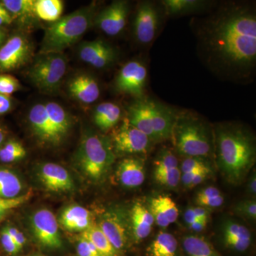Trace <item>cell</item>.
<instances>
[{
  "label": "cell",
  "instance_id": "obj_1",
  "mask_svg": "<svg viewBox=\"0 0 256 256\" xmlns=\"http://www.w3.org/2000/svg\"><path fill=\"white\" fill-rule=\"evenodd\" d=\"M202 50L212 66L234 77H247L256 62V15L248 5L224 6L204 22Z\"/></svg>",
  "mask_w": 256,
  "mask_h": 256
},
{
  "label": "cell",
  "instance_id": "obj_2",
  "mask_svg": "<svg viewBox=\"0 0 256 256\" xmlns=\"http://www.w3.org/2000/svg\"><path fill=\"white\" fill-rule=\"evenodd\" d=\"M214 136L217 166L227 182L240 184L255 164L254 134L242 124L224 122L216 126Z\"/></svg>",
  "mask_w": 256,
  "mask_h": 256
},
{
  "label": "cell",
  "instance_id": "obj_3",
  "mask_svg": "<svg viewBox=\"0 0 256 256\" xmlns=\"http://www.w3.org/2000/svg\"><path fill=\"white\" fill-rule=\"evenodd\" d=\"M171 139L176 152L184 158L210 159L214 154V129L190 111L176 112Z\"/></svg>",
  "mask_w": 256,
  "mask_h": 256
},
{
  "label": "cell",
  "instance_id": "obj_4",
  "mask_svg": "<svg viewBox=\"0 0 256 256\" xmlns=\"http://www.w3.org/2000/svg\"><path fill=\"white\" fill-rule=\"evenodd\" d=\"M97 13V6L94 3L50 24L45 30L40 53H63L94 24Z\"/></svg>",
  "mask_w": 256,
  "mask_h": 256
},
{
  "label": "cell",
  "instance_id": "obj_5",
  "mask_svg": "<svg viewBox=\"0 0 256 256\" xmlns=\"http://www.w3.org/2000/svg\"><path fill=\"white\" fill-rule=\"evenodd\" d=\"M114 158L111 139L97 133L86 134L76 153L79 168L94 182H100L106 178Z\"/></svg>",
  "mask_w": 256,
  "mask_h": 256
},
{
  "label": "cell",
  "instance_id": "obj_6",
  "mask_svg": "<svg viewBox=\"0 0 256 256\" xmlns=\"http://www.w3.org/2000/svg\"><path fill=\"white\" fill-rule=\"evenodd\" d=\"M66 69L64 53L40 54L28 69V76L40 92L52 94L60 88Z\"/></svg>",
  "mask_w": 256,
  "mask_h": 256
},
{
  "label": "cell",
  "instance_id": "obj_7",
  "mask_svg": "<svg viewBox=\"0 0 256 256\" xmlns=\"http://www.w3.org/2000/svg\"><path fill=\"white\" fill-rule=\"evenodd\" d=\"M111 142L114 154L124 156L146 154L154 143L144 133L130 124L126 118L114 133Z\"/></svg>",
  "mask_w": 256,
  "mask_h": 256
},
{
  "label": "cell",
  "instance_id": "obj_8",
  "mask_svg": "<svg viewBox=\"0 0 256 256\" xmlns=\"http://www.w3.org/2000/svg\"><path fill=\"white\" fill-rule=\"evenodd\" d=\"M220 244L229 256H249L254 249L250 230L244 224L228 220L222 224Z\"/></svg>",
  "mask_w": 256,
  "mask_h": 256
},
{
  "label": "cell",
  "instance_id": "obj_9",
  "mask_svg": "<svg viewBox=\"0 0 256 256\" xmlns=\"http://www.w3.org/2000/svg\"><path fill=\"white\" fill-rule=\"evenodd\" d=\"M98 226L114 248L124 255L130 244L128 220L126 213L119 208H111L100 217Z\"/></svg>",
  "mask_w": 256,
  "mask_h": 256
},
{
  "label": "cell",
  "instance_id": "obj_10",
  "mask_svg": "<svg viewBox=\"0 0 256 256\" xmlns=\"http://www.w3.org/2000/svg\"><path fill=\"white\" fill-rule=\"evenodd\" d=\"M161 25V13L150 1L140 2L133 21V34L140 44H150L156 40Z\"/></svg>",
  "mask_w": 256,
  "mask_h": 256
},
{
  "label": "cell",
  "instance_id": "obj_11",
  "mask_svg": "<svg viewBox=\"0 0 256 256\" xmlns=\"http://www.w3.org/2000/svg\"><path fill=\"white\" fill-rule=\"evenodd\" d=\"M148 69L140 60H130L122 66L116 75L114 82V90L121 94L131 96L137 99L144 96Z\"/></svg>",
  "mask_w": 256,
  "mask_h": 256
},
{
  "label": "cell",
  "instance_id": "obj_12",
  "mask_svg": "<svg viewBox=\"0 0 256 256\" xmlns=\"http://www.w3.org/2000/svg\"><path fill=\"white\" fill-rule=\"evenodd\" d=\"M33 48L28 37L21 34L10 37L0 46V73L16 70L31 60Z\"/></svg>",
  "mask_w": 256,
  "mask_h": 256
},
{
  "label": "cell",
  "instance_id": "obj_13",
  "mask_svg": "<svg viewBox=\"0 0 256 256\" xmlns=\"http://www.w3.org/2000/svg\"><path fill=\"white\" fill-rule=\"evenodd\" d=\"M32 232L42 246L60 249L63 245L58 222L50 210H40L34 214L31 220Z\"/></svg>",
  "mask_w": 256,
  "mask_h": 256
},
{
  "label": "cell",
  "instance_id": "obj_14",
  "mask_svg": "<svg viewBox=\"0 0 256 256\" xmlns=\"http://www.w3.org/2000/svg\"><path fill=\"white\" fill-rule=\"evenodd\" d=\"M130 10L128 1L112 2L97 13L94 24L108 36H117L126 28Z\"/></svg>",
  "mask_w": 256,
  "mask_h": 256
},
{
  "label": "cell",
  "instance_id": "obj_15",
  "mask_svg": "<svg viewBox=\"0 0 256 256\" xmlns=\"http://www.w3.org/2000/svg\"><path fill=\"white\" fill-rule=\"evenodd\" d=\"M80 60L94 68L102 69L111 66L118 60V50L102 40L85 42L78 48Z\"/></svg>",
  "mask_w": 256,
  "mask_h": 256
},
{
  "label": "cell",
  "instance_id": "obj_16",
  "mask_svg": "<svg viewBox=\"0 0 256 256\" xmlns=\"http://www.w3.org/2000/svg\"><path fill=\"white\" fill-rule=\"evenodd\" d=\"M28 121L32 132L43 144L57 146L62 143L52 126L44 104H36L28 111Z\"/></svg>",
  "mask_w": 256,
  "mask_h": 256
},
{
  "label": "cell",
  "instance_id": "obj_17",
  "mask_svg": "<svg viewBox=\"0 0 256 256\" xmlns=\"http://www.w3.org/2000/svg\"><path fill=\"white\" fill-rule=\"evenodd\" d=\"M156 142L171 139L176 111L159 101L148 98Z\"/></svg>",
  "mask_w": 256,
  "mask_h": 256
},
{
  "label": "cell",
  "instance_id": "obj_18",
  "mask_svg": "<svg viewBox=\"0 0 256 256\" xmlns=\"http://www.w3.org/2000/svg\"><path fill=\"white\" fill-rule=\"evenodd\" d=\"M38 178L45 188L53 192H67L74 188L73 178L67 170L55 163L42 164L38 172Z\"/></svg>",
  "mask_w": 256,
  "mask_h": 256
},
{
  "label": "cell",
  "instance_id": "obj_19",
  "mask_svg": "<svg viewBox=\"0 0 256 256\" xmlns=\"http://www.w3.org/2000/svg\"><path fill=\"white\" fill-rule=\"evenodd\" d=\"M69 95L76 100L86 105L94 104L100 95L98 82L92 76L80 74L75 76L68 82Z\"/></svg>",
  "mask_w": 256,
  "mask_h": 256
},
{
  "label": "cell",
  "instance_id": "obj_20",
  "mask_svg": "<svg viewBox=\"0 0 256 256\" xmlns=\"http://www.w3.org/2000/svg\"><path fill=\"white\" fill-rule=\"evenodd\" d=\"M154 224L151 212L140 202L133 205L130 212L131 242L140 244L149 236Z\"/></svg>",
  "mask_w": 256,
  "mask_h": 256
},
{
  "label": "cell",
  "instance_id": "obj_21",
  "mask_svg": "<svg viewBox=\"0 0 256 256\" xmlns=\"http://www.w3.org/2000/svg\"><path fill=\"white\" fill-rule=\"evenodd\" d=\"M116 176L124 188H139L146 180L144 162L138 158H124L118 166Z\"/></svg>",
  "mask_w": 256,
  "mask_h": 256
},
{
  "label": "cell",
  "instance_id": "obj_22",
  "mask_svg": "<svg viewBox=\"0 0 256 256\" xmlns=\"http://www.w3.org/2000/svg\"><path fill=\"white\" fill-rule=\"evenodd\" d=\"M150 212L154 223L162 228H168L178 220V210L172 198L166 195H160L152 198Z\"/></svg>",
  "mask_w": 256,
  "mask_h": 256
},
{
  "label": "cell",
  "instance_id": "obj_23",
  "mask_svg": "<svg viewBox=\"0 0 256 256\" xmlns=\"http://www.w3.org/2000/svg\"><path fill=\"white\" fill-rule=\"evenodd\" d=\"M180 244L182 256H224L208 238L198 234H186Z\"/></svg>",
  "mask_w": 256,
  "mask_h": 256
},
{
  "label": "cell",
  "instance_id": "obj_24",
  "mask_svg": "<svg viewBox=\"0 0 256 256\" xmlns=\"http://www.w3.org/2000/svg\"><path fill=\"white\" fill-rule=\"evenodd\" d=\"M60 222L69 232H84L92 225V214L85 207L72 205L64 210Z\"/></svg>",
  "mask_w": 256,
  "mask_h": 256
},
{
  "label": "cell",
  "instance_id": "obj_25",
  "mask_svg": "<svg viewBox=\"0 0 256 256\" xmlns=\"http://www.w3.org/2000/svg\"><path fill=\"white\" fill-rule=\"evenodd\" d=\"M144 256H182L180 242L174 235L160 232L144 250Z\"/></svg>",
  "mask_w": 256,
  "mask_h": 256
},
{
  "label": "cell",
  "instance_id": "obj_26",
  "mask_svg": "<svg viewBox=\"0 0 256 256\" xmlns=\"http://www.w3.org/2000/svg\"><path fill=\"white\" fill-rule=\"evenodd\" d=\"M162 6L165 14L171 16L198 14L206 11L212 5V2L204 0H163Z\"/></svg>",
  "mask_w": 256,
  "mask_h": 256
},
{
  "label": "cell",
  "instance_id": "obj_27",
  "mask_svg": "<svg viewBox=\"0 0 256 256\" xmlns=\"http://www.w3.org/2000/svg\"><path fill=\"white\" fill-rule=\"evenodd\" d=\"M122 110L118 104L104 102L96 108L92 114L94 124L100 130L106 132L112 129L120 120Z\"/></svg>",
  "mask_w": 256,
  "mask_h": 256
},
{
  "label": "cell",
  "instance_id": "obj_28",
  "mask_svg": "<svg viewBox=\"0 0 256 256\" xmlns=\"http://www.w3.org/2000/svg\"><path fill=\"white\" fill-rule=\"evenodd\" d=\"M45 107L50 122L54 128L56 133L63 142L72 126V118L66 110L60 104L55 102H47Z\"/></svg>",
  "mask_w": 256,
  "mask_h": 256
},
{
  "label": "cell",
  "instance_id": "obj_29",
  "mask_svg": "<svg viewBox=\"0 0 256 256\" xmlns=\"http://www.w3.org/2000/svg\"><path fill=\"white\" fill-rule=\"evenodd\" d=\"M23 185L12 170L0 165V198L12 200L20 196Z\"/></svg>",
  "mask_w": 256,
  "mask_h": 256
},
{
  "label": "cell",
  "instance_id": "obj_30",
  "mask_svg": "<svg viewBox=\"0 0 256 256\" xmlns=\"http://www.w3.org/2000/svg\"><path fill=\"white\" fill-rule=\"evenodd\" d=\"M64 2L60 0H36L34 1L35 16L40 20L55 22L62 16Z\"/></svg>",
  "mask_w": 256,
  "mask_h": 256
},
{
  "label": "cell",
  "instance_id": "obj_31",
  "mask_svg": "<svg viewBox=\"0 0 256 256\" xmlns=\"http://www.w3.org/2000/svg\"><path fill=\"white\" fill-rule=\"evenodd\" d=\"M95 246L101 256H124L114 248L97 225H92L82 234Z\"/></svg>",
  "mask_w": 256,
  "mask_h": 256
},
{
  "label": "cell",
  "instance_id": "obj_32",
  "mask_svg": "<svg viewBox=\"0 0 256 256\" xmlns=\"http://www.w3.org/2000/svg\"><path fill=\"white\" fill-rule=\"evenodd\" d=\"M2 3L14 20L24 21L36 16L34 0H4Z\"/></svg>",
  "mask_w": 256,
  "mask_h": 256
},
{
  "label": "cell",
  "instance_id": "obj_33",
  "mask_svg": "<svg viewBox=\"0 0 256 256\" xmlns=\"http://www.w3.org/2000/svg\"><path fill=\"white\" fill-rule=\"evenodd\" d=\"M26 151L21 142L14 139L6 140L0 146V162L11 164L24 159Z\"/></svg>",
  "mask_w": 256,
  "mask_h": 256
},
{
  "label": "cell",
  "instance_id": "obj_34",
  "mask_svg": "<svg viewBox=\"0 0 256 256\" xmlns=\"http://www.w3.org/2000/svg\"><path fill=\"white\" fill-rule=\"evenodd\" d=\"M224 203V197L222 192L214 186L203 188L196 195V206L204 207L210 210L220 208Z\"/></svg>",
  "mask_w": 256,
  "mask_h": 256
},
{
  "label": "cell",
  "instance_id": "obj_35",
  "mask_svg": "<svg viewBox=\"0 0 256 256\" xmlns=\"http://www.w3.org/2000/svg\"><path fill=\"white\" fill-rule=\"evenodd\" d=\"M154 175L162 174L180 168L178 158L169 149L160 151L154 161Z\"/></svg>",
  "mask_w": 256,
  "mask_h": 256
},
{
  "label": "cell",
  "instance_id": "obj_36",
  "mask_svg": "<svg viewBox=\"0 0 256 256\" xmlns=\"http://www.w3.org/2000/svg\"><path fill=\"white\" fill-rule=\"evenodd\" d=\"M31 192H28L25 194L20 195V196L12 198V200H1L0 198V224L6 220V217L13 210L26 203L31 198Z\"/></svg>",
  "mask_w": 256,
  "mask_h": 256
},
{
  "label": "cell",
  "instance_id": "obj_37",
  "mask_svg": "<svg viewBox=\"0 0 256 256\" xmlns=\"http://www.w3.org/2000/svg\"><path fill=\"white\" fill-rule=\"evenodd\" d=\"M210 174H212V168L184 173L182 174L181 182L185 188H192L204 182Z\"/></svg>",
  "mask_w": 256,
  "mask_h": 256
},
{
  "label": "cell",
  "instance_id": "obj_38",
  "mask_svg": "<svg viewBox=\"0 0 256 256\" xmlns=\"http://www.w3.org/2000/svg\"><path fill=\"white\" fill-rule=\"evenodd\" d=\"M0 250L5 256H16L21 252L4 225L0 228Z\"/></svg>",
  "mask_w": 256,
  "mask_h": 256
},
{
  "label": "cell",
  "instance_id": "obj_39",
  "mask_svg": "<svg viewBox=\"0 0 256 256\" xmlns=\"http://www.w3.org/2000/svg\"><path fill=\"white\" fill-rule=\"evenodd\" d=\"M182 172L180 168L170 170L162 174L154 175L156 182L168 188H174L181 182Z\"/></svg>",
  "mask_w": 256,
  "mask_h": 256
},
{
  "label": "cell",
  "instance_id": "obj_40",
  "mask_svg": "<svg viewBox=\"0 0 256 256\" xmlns=\"http://www.w3.org/2000/svg\"><path fill=\"white\" fill-rule=\"evenodd\" d=\"M182 174L192 172L197 170L212 168L208 159L202 158H184L180 166Z\"/></svg>",
  "mask_w": 256,
  "mask_h": 256
},
{
  "label": "cell",
  "instance_id": "obj_41",
  "mask_svg": "<svg viewBox=\"0 0 256 256\" xmlns=\"http://www.w3.org/2000/svg\"><path fill=\"white\" fill-rule=\"evenodd\" d=\"M236 214L246 220H255L256 202L255 200H246L238 202L234 208Z\"/></svg>",
  "mask_w": 256,
  "mask_h": 256
},
{
  "label": "cell",
  "instance_id": "obj_42",
  "mask_svg": "<svg viewBox=\"0 0 256 256\" xmlns=\"http://www.w3.org/2000/svg\"><path fill=\"white\" fill-rule=\"evenodd\" d=\"M22 88L20 82L10 74H0V94L11 96Z\"/></svg>",
  "mask_w": 256,
  "mask_h": 256
},
{
  "label": "cell",
  "instance_id": "obj_43",
  "mask_svg": "<svg viewBox=\"0 0 256 256\" xmlns=\"http://www.w3.org/2000/svg\"><path fill=\"white\" fill-rule=\"evenodd\" d=\"M78 256H101L92 242L82 234L76 246Z\"/></svg>",
  "mask_w": 256,
  "mask_h": 256
},
{
  "label": "cell",
  "instance_id": "obj_44",
  "mask_svg": "<svg viewBox=\"0 0 256 256\" xmlns=\"http://www.w3.org/2000/svg\"><path fill=\"white\" fill-rule=\"evenodd\" d=\"M4 226L8 233L14 240L16 246L20 249V252H22L24 246L26 245V239L25 236L24 235L20 229L16 228L13 224L8 223L4 224Z\"/></svg>",
  "mask_w": 256,
  "mask_h": 256
},
{
  "label": "cell",
  "instance_id": "obj_45",
  "mask_svg": "<svg viewBox=\"0 0 256 256\" xmlns=\"http://www.w3.org/2000/svg\"><path fill=\"white\" fill-rule=\"evenodd\" d=\"M13 107V101L11 96L0 94V116L9 112Z\"/></svg>",
  "mask_w": 256,
  "mask_h": 256
},
{
  "label": "cell",
  "instance_id": "obj_46",
  "mask_svg": "<svg viewBox=\"0 0 256 256\" xmlns=\"http://www.w3.org/2000/svg\"><path fill=\"white\" fill-rule=\"evenodd\" d=\"M192 207L194 213L198 220L208 222L210 218V210L200 206Z\"/></svg>",
  "mask_w": 256,
  "mask_h": 256
},
{
  "label": "cell",
  "instance_id": "obj_47",
  "mask_svg": "<svg viewBox=\"0 0 256 256\" xmlns=\"http://www.w3.org/2000/svg\"><path fill=\"white\" fill-rule=\"evenodd\" d=\"M184 220L185 224H186V225L188 226L191 225L192 224L201 220L197 218V217L195 216L193 210H192V207L191 206L185 210L184 213Z\"/></svg>",
  "mask_w": 256,
  "mask_h": 256
},
{
  "label": "cell",
  "instance_id": "obj_48",
  "mask_svg": "<svg viewBox=\"0 0 256 256\" xmlns=\"http://www.w3.org/2000/svg\"><path fill=\"white\" fill-rule=\"evenodd\" d=\"M208 222L206 220H198V222H194V223L192 224L191 225L188 226V227L192 232H201L206 228Z\"/></svg>",
  "mask_w": 256,
  "mask_h": 256
},
{
  "label": "cell",
  "instance_id": "obj_49",
  "mask_svg": "<svg viewBox=\"0 0 256 256\" xmlns=\"http://www.w3.org/2000/svg\"><path fill=\"white\" fill-rule=\"evenodd\" d=\"M248 193L250 194L252 196H255L256 194V176L255 173L252 174L249 178L248 183Z\"/></svg>",
  "mask_w": 256,
  "mask_h": 256
},
{
  "label": "cell",
  "instance_id": "obj_50",
  "mask_svg": "<svg viewBox=\"0 0 256 256\" xmlns=\"http://www.w3.org/2000/svg\"><path fill=\"white\" fill-rule=\"evenodd\" d=\"M0 16H2V18H10V20H14V18H13V16L10 14V12L8 11V10L5 8V6L4 5H3L2 3V2H0Z\"/></svg>",
  "mask_w": 256,
  "mask_h": 256
},
{
  "label": "cell",
  "instance_id": "obj_51",
  "mask_svg": "<svg viewBox=\"0 0 256 256\" xmlns=\"http://www.w3.org/2000/svg\"><path fill=\"white\" fill-rule=\"evenodd\" d=\"M6 136H8V132L4 126L0 124V146L4 144L5 141L6 140Z\"/></svg>",
  "mask_w": 256,
  "mask_h": 256
},
{
  "label": "cell",
  "instance_id": "obj_52",
  "mask_svg": "<svg viewBox=\"0 0 256 256\" xmlns=\"http://www.w3.org/2000/svg\"><path fill=\"white\" fill-rule=\"evenodd\" d=\"M4 40V33L2 32V30L0 28V46L2 44Z\"/></svg>",
  "mask_w": 256,
  "mask_h": 256
},
{
  "label": "cell",
  "instance_id": "obj_53",
  "mask_svg": "<svg viewBox=\"0 0 256 256\" xmlns=\"http://www.w3.org/2000/svg\"><path fill=\"white\" fill-rule=\"evenodd\" d=\"M31 256H44L42 255H37V254H35V255Z\"/></svg>",
  "mask_w": 256,
  "mask_h": 256
},
{
  "label": "cell",
  "instance_id": "obj_54",
  "mask_svg": "<svg viewBox=\"0 0 256 256\" xmlns=\"http://www.w3.org/2000/svg\"><path fill=\"white\" fill-rule=\"evenodd\" d=\"M0 256H2L1 255H0Z\"/></svg>",
  "mask_w": 256,
  "mask_h": 256
}]
</instances>
